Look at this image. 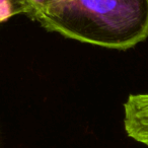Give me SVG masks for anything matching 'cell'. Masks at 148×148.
I'll use <instances>...</instances> for the list:
<instances>
[{"label": "cell", "instance_id": "cell-4", "mask_svg": "<svg viewBox=\"0 0 148 148\" xmlns=\"http://www.w3.org/2000/svg\"><path fill=\"white\" fill-rule=\"evenodd\" d=\"M29 8V18L39 23L48 12L54 0H25Z\"/></svg>", "mask_w": 148, "mask_h": 148}, {"label": "cell", "instance_id": "cell-3", "mask_svg": "<svg viewBox=\"0 0 148 148\" xmlns=\"http://www.w3.org/2000/svg\"><path fill=\"white\" fill-rule=\"evenodd\" d=\"M29 8L25 0H0V25L15 15L29 16Z\"/></svg>", "mask_w": 148, "mask_h": 148}, {"label": "cell", "instance_id": "cell-1", "mask_svg": "<svg viewBox=\"0 0 148 148\" xmlns=\"http://www.w3.org/2000/svg\"><path fill=\"white\" fill-rule=\"evenodd\" d=\"M39 23L81 43L128 50L148 38V0H54Z\"/></svg>", "mask_w": 148, "mask_h": 148}, {"label": "cell", "instance_id": "cell-2", "mask_svg": "<svg viewBox=\"0 0 148 148\" xmlns=\"http://www.w3.org/2000/svg\"><path fill=\"white\" fill-rule=\"evenodd\" d=\"M124 128L130 138L148 147V93L128 97L124 103Z\"/></svg>", "mask_w": 148, "mask_h": 148}]
</instances>
